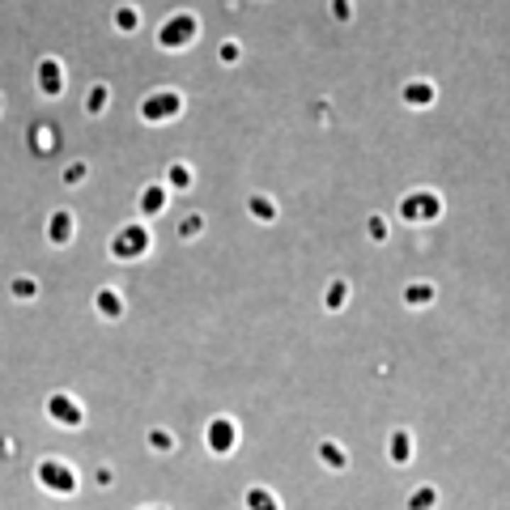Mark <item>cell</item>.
<instances>
[{"label":"cell","mask_w":510,"mask_h":510,"mask_svg":"<svg viewBox=\"0 0 510 510\" xmlns=\"http://www.w3.org/2000/svg\"><path fill=\"white\" fill-rule=\"evenodd\" d=\"M38 481H43L47 489H55V494H72V489H77L72 468H68V464H55V460H43V464H38Z\"/></svg>","instance_id":"cell-1"},{"label":"cell","mask_w":510,"mask_h":510,"mask_svg":"<svg viewBox=\"0 0 510 510\" xmlns=\"http://www.w3.org/2000/svg\"><path fill=\"white\" fill-rule=\"evenodd\" d=\"M145 247H149V234H145V226H123V230H119V238L111 243V255L128 260V255H140Z\"/></svg>","instance_id":"cell-2"},{"label":"cell","mask_w":510,"mask_h":510,"mask_svg":"<svg viewBox=\"0 0 510 510\" xmlns=\"http://www.w3.org/2000/svg\"><path fill=\"white\" fill-rule=\"evenodd\" d=\"M47 413H51L60 426H81V421H85V413H81V404H77L72 396H51V400H47Z\"/></svg>","instance_id":"cell-3"},{"label":"cell","mask_w":510,"mask_h":510,"mask_svg":"<svg viewBox=\"0 0 510 510\" xmlns=\"http://www.w3.org/2000/svg\"><path fill=\"white\" fill-rule=\"evenodd\" d=\"M234 443H238L234 421H230V417H217V421L209 426V447H213L217 455H226V451H234Z\"/></svg>","instance_id":"cell-4"},{"label":"cell","mask_w":510,"mask_h":510,"mask_svg":"<svg viewBox=\"0 0 510 510\" xmlns=\"http://www.w3.org/2000/svg\"><path fill=\"white\" fill-rule=\"evenodd\" d=\"M38 85H43L47 98H60V94H64V68H60V60H43V64H38Z\"/></svg>","instance_id":"cell-5"},{"label":"cell","mask_w":510,"mask_h":510,"mask_svg":"<svg viewBox=\"0 0 510 510\" xmlns=\"http://www.w3.org/2000/svg\"><path fill=\"white\" fill-rule=\"evenodd\" d=\"M192 34H196V21H192V17H174V21L162 26V47H179V43H187Z\"/></svg>","instance_id":"cell-6"},{"label":"cell","mask_w":510,"mask_h":510,"mask_svg":"<svg viewBox=\"0 0 510 510\" xmlns=\"http://www.w3.org/2000/svg\"><path fill=\"white\" fill-rule=\"evenodd\" d=\"M47 238H51L55 247H64V243L72 238V213H68V209L51 213V221H47Z\"/></svg>","instance_id":"cell-7"},{"label":"cell","mask_w":510,"mask_h":510,"mask_svg":"<svg viewBox=\"0 0 510 510\" xmlns=\"http://www.w3.org/2000/svg\"><path fill=\"white\" fill-rule=\"evenodd\" d=\"M179 111V94H153L145 102V119H162V115H174Z\"/></svg>","instance_id":"cell-8"},{"label":"cell","mask_w":510,"mask_h":510,"mask_svg":"<svg viewBox=\"0 0 510 510\" xmlns=\"http://www.w3.org/2000/svg\"><path fill=\"white\" fill-rule=\"evenodd\" d=\"M430 213H438L434 196H413V200H404V217H430Z\"/></svg>","instance_id":"cell-9"},{"label":"cell","mask_w":510,"mask_h":510,"mask_svg":"<svg viewBox=\"0 0 510 510\" xmlns=\"http://www.w3.org/2000/svg\"><path fill=\"white\" fill-rule=\"evenodd\" d=\"M98 311H102L106 319H119V315H123V302H119V294H115V289H98Z\"/></svg>","instance_id":"cell-10"},{"label":"cell","mask_w":510,"mask_h":510,"mask_svg":"<svg viewBox=\"0 0 510 510\" xmlns=\"http://www.w3.org/2000/svg\"><path fill=\"white\" fill-rule=\"evenodd\" d=\"M409 455H413V438H409V430H396V434H392V460L404 464Z\"/></svg>","instance_id":"cell-11"},{"label":"cell","mask_w":510,"mask_h":510,"mask_svg":"<svg viewBox=\"0 0 510 510\" xmlns=\"http://www.w3.org/2000/svg\"><path fill=\"white\" fill-rule=\"evenodd\" d=\"M140 209H145V213H162V209H166V187H145Z\"/></svg>","instance_id":"cell-12"},{"label":"cell","mask_w":510,"mask_h":510,"mask_svg":"<svg viewBox=\"0 0 510 510\" xmlns=\"http://www.w3.org/2000/svg\"><path fill=\"white\" fill-rule=\"evenodd\" d=\"M9 294H13L17 302H30V298L38 294V281H34V277H17V281L9 285Z\"/></svg>","instance_id":"cell-13"},{"label":"cell","mask_w":510,"mask_h":510,"mask_svg":"<svg viewBox=\"0 0 510 510\" xmlns=\"http://www.w3.org/2000/svg\"><path fill=\"white\" fill-rule=\"evenodd\" d=\"M345 298H349V285H345V281H332V285H328L323 306H328V311H340V306H345Z\"/></svg>","instance_id":"cell-14"},{"label":"cell","mask_w":510,"mask_h":510,"mask_svg":"<svg viewBox=\"0 0 510 510\" xmlns=\"http://www.w3.org/2000/svg\"><path fill=\"white\" fill-rule=\"evenodd\" d=\"M247 506L251 510H281L277 506V498H272L268 489H247Z\"/></svg>","instance_id":"cell-15"},{"label":"cell","mask_w":510,"mask_h":510,"mask_svg":"<svg viewBox=\"0 0 510 510\" xmlns=\"http://www.w3.org/2000/svg\"><path fill=\"white\" fill-rule=\"evenodd\" d=\"M115 26H119V30H123V34H132V30H136V26H140V13H136V9H128V4H123V9H115Z\"/></svg>","instance_id":"cell-16"},{"label":"cell","mask_w":510,"mask_h":510,"mask_svg":"<svg viewBox=\"0 0 510 510\" xmlns=\"http://www.w3.org/2000/svg\"><path fill=\"white\" fill-rule=\"evenodd\" d=\"M251 213H255L260 221H272V217H277V204H272L268 196H251Z\"/></svg>","instance_id":"cell-17"},{"label":"cell","mask_w":510,"mask_h":510,"mask_svg":"<svg viewBox=\"0 0 510 510\" xmlns=\"http://www.w3.org/2000/svg\"><path fill=\"white\" fill-rule=\"evenodd\" d=\"M319 455H323V464H328V468H336V472L345 468V451H340L336 443H323V447H319Z\"/></svg>","instance_id":"cell-18"},{"label":"cell","mask_w":510,"mask_h":510,"mask_svg":"<svg viewBox=\"0 0 510 510\" xmlns=\"http://www.w3.org/2000/svg\"><path fill=\"white\" fill-rule=\"evenodd\" d=\"M106 98H111V94H106V85H94V89H89V98H85V111H89V115H98V111L106 106Z\"/></svg>","instance_id":"cell-19"},{"label":"cell","mask_w":510,"mask_h":510,"mask_svg":"<svg viewBox=\"0 0 510 510\" xmlns=\"http://www.w3.org/2000/svg\"><path fill=\"white\" fill-rule=\"evenodd\" d=\"M434 498H438L434 489H417V494L409 498V510H430V506H434Z\"/></svg>","instance_id":"cell-20"},{"label":"cell","mask_w":510,"mask_h":510,"mask_svg":"<svg viewBox=\"0 0 510 510\" xmlns=\"http://www.w3.org/2000/svg\"><path fill=\"white\" fill-rule=\"evenodd\" d=\"M430 298H434V289H430V285H413V289L404 294V302H413V306H426Z\"/></svg>","instance_id":"cell-21"},{"label":"cell","mask_w":510,"mask_h":510,"mask_svg":"<svg viewBox=\"0 0 510 510\" xmlns=\"http://www.w3.org/2000/svg\"><path fill=\"white\" fill-rule=\"evenodd\" d=\"M200 230H204V221H200V217H187V221L179 226V238H196Z\"/></svg>","instance_id":"cell-22"},{"label":"cell","mask_w":510,"mask_h":510,"mask_svg":"<svg viewBox=\"0 0 510 510\" xmlns=\"http://www.w3.org/2000/svg\"><path fill=\"white\" fill-rule=\"evenodd\" d=\"M149 443H153V451H170V447H174V438H170L166 430H153V434H149Z\"/></svg>","instance_id":"cell-23"},{"label":"cell","mask_w":510,"mask_h":510,"mask_svg":"<svg viewBox=\"0 0 510 510\" xmlns=\"http://www.w3.org/2000/svg\"><path fill=\"white\" fill-rule=\"evenodd\" d=\"M170 183H174V187H187V183H192V170H187V166H170Z\"/></svg>","instance_id":"cell-24"},{"label":"cell","mask_w":510,"mask_h":510,"mask_svg":"<svg viewBox=\"0 0 510 510\" xmlns=\"http://www.w3.org/2000/svg\"><path fill=\"white\" fill-rule=\"evenodd\" d=\"M85 179V162H72L68 170H64V183H81Z\"/></svg>","instance_id":"cell-25"},{"label":"cell","mask_w":510,"mask_h":510,"mask_svg":"<svg viewBox=\"0 0 510 510\" xmlns=\"http://www.w3.org/2000/svg\"><path fill=\"white\" fill-rule=\"evenodd\" d=\"M366 230H370V238H375V243H383V238H387V226H383V217H370V226H366Z\"/></svg>","instance_id":"cell-26"},{"label":"cell","mask_w":510,"mask_h":510,"mask_svg":"<svg viewBox=\"0 0 510 510\" xmlns=\"http://www.w3.org/2000/svg\"><path fill=\"white\" fill-rule=\"evenodd\" d=\"M221 60L234 64V60H238V43H226V47H221Z\"/></svg>","instance_id":"cell-27"},{"label":"cell","mask_w":510,"mask_h":510,"mask_svg":"<svg viewBox=\"0 0 510 510\" xmlns=\"http://www.w3.org/2000/svg\"><path fill=\"white\" fill-rule=\"evenodd\" d=\"M332 13H336V17H349V0H332Z\"/></svg>","instance_id":"cell-28"},{"label":"cell","mask_w":510,"mask_h":510,"mask_svg":"<svg viewBox=\"0 0 510 510\" xmlns=\"http://www.w3.org/2000/svg\"><path fill=\"white\" fill-rule=\"evenodd\" d=\"M0 111H4V98H0Z\"/></svg>","instance_id":"cell-29"},{"label":"cell","mask_w":510,"mask_h":510,"mask_svg":"<svg viewBox=\"0 0 510 510\" xmlns=\"http://www.w3.org/2000/svg\"><path fill=\"white\" fill-rule=\"evenodd\" d=\"M149 510H162V506H149Z\"/></svg>","instance_id":"cell-30"}]
</instances>
